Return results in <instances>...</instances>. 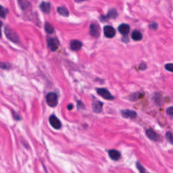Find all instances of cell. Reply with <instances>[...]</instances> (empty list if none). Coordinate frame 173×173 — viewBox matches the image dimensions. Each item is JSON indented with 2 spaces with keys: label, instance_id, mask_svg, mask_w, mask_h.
Instances as JSON below:
<instances>
[{
  "label": "cell",
  "instance_id": "3",
  "mask_svg": "<svg viewBox=\"0 0 173 173\" xmlns=\"http://www.w3.org/2000/svg\"><path fill=\"white\" fill-rule=\"evenodd\" d=\"M96 91H97L98 94L102 97L103 99L108 100H112L114 99V96L110 93L109 91L105 89V88H98L96 89Z\"/></svg>",
  "mask_w": 173,
  "mask_h": 173
},
{
  "label": "cell",
  "instance_id": "25",
  "mask_svg": "<svg viewBox=\"0 0 173 173\" xmlns=\"http://www.w3.org/2000/svg\"><path fill=\"white\" fill-rule=\"evenodd\" d=\"M77 108H78L79 110L84 109V103L81 101H79V100H78V101H77Z\"/></svg>",
  "mask_w": 173,
  "mask_h": 173
},
{
  "label": "cell",
  "instance_id": "20",
  "mask_svg": "<svg viewBox=\"0 0 173 173\" xmlns=\"http://www.w3.org/2000/svg\"><path fill=\"white\" fill-rule=\"evenodd\" d=\"M137 168H138V170L141 173H146V169L144 168V167L140 163L137 162Z\"/></svg>",
  "mask_w": 173,
  "mask_h": 173
},
{
  "label": "cell",
  "instance_id": "23",
  "mask_svg": "<svg viewBox=\"0 0 173 173\" xmlns=\"http://www.w3.org/2000/svg\"><path fill=\"white\" fill-rule=\"evenodd\" d=\"M10 65L7 63H4V62H0V68H3V69H8L10 68Z\"/></svg>",
  "mask_w": 173,
  "mask_h": 173
},
{
  "label": "cell",
  "instance_id": "15",
  "mask_svg": "<svg viewBox=\"0 0 173 173\" xmlns=\"http://www.w3.org/2000/svg\"><path fill=\"white\" fill-rule=\"evenodd\" d=\"M39 8L41 9V10L43 12L48 14L50 13V12L51 10V5L49 2H43L41 3V4H40Z\"/></svg>",
  "mask_w": 173,
  "mask_h": 173
},
{
  "label": "cell",
  "instance_id": "28",
  "mask_svg": "<svg viewBox=\"0 0 173 173\" xmlns=\"http://www.w3.org/2000/svg\"><path fill=\"white\" fill-rule=\"evenodd\" d=\"M140 68L142 70H145L146 68H147V66H146V64H144V63H142V64H140Z\"/></svg>",
  "mask_w": 173,
  "mask_h": 173
},
{
  "label": "cell",
  "instance_id": "16",
  "mask_svg": "<svg viewBox=\"0 0 173 173\" xmlns=\"http://www.w3.org/2000/svg\"><path fill=\"white\" fill-rule=\"evenodd\" d=\"M131 37L134 41H140L142 39V34L139 31H134L131 34Z\"/></svg>",
  "mask_w": 173,
  "mask_h": 173
},
{
  "label": "cell",
  "instance_id": "19",
  "mask_svg": "<svg viewBox=\"0 0 173 173\" xmlns=\"http://www.w3.org/2000/svg\"><path fill=\"white\" fill-rule=\"evenodd\" d=\"M45 29H46L47 33H53L54 31V27L50 25V24L48 23V22H47L45 25Z\"/></svg>",
  "mask_w": 173,
  "mask_h": 173
},
{
  "label": "cell",
  "instance_id": "2",
  "mask_svg": "<svg viewBox=\"0 0 173 173\" xmlns=\"http://www.w3.org/2000/svg\"><path fill=\"white\" fill-rule=\"evenodd\" d=\"M46 102L50 107H55L58 105V98L57 94L54 93V92H51V93L48 94L46 97Z\"/></svg>",
  "mask_w": 173,
  "mask_h": 173
},
{
  "label": "cell",
  "instance_id": "13",
  "mask_svg": "<svg viewBox=\"0 0 173 173\" xmlns=\"http://www.w3.org/2000/svg\"><path fill=\"white\" fill-rule=\"evenodd\" d=\"M108 154H109L110 158L115 161H117L118 160L120 157H121V154H120V153L118 151V150H110L108 151Z\"/></svg>",
  "mask_w": 173,
  "mask_h": 173
},
{
  "label": "cell",
  "instance_id": "18",
  "mask_svg": "<svg viewBox=\"0 0 173 173\" xmlns=\"http://www.w3.org/2000/svg\"><path fill=\"white\" fill-rule=\"evenodd\" d=\"M18 3L22 10L26 9L30 6V2L27 1H18Z\"/></svg>",
  "mask_w": 173,
  "mask_h": 173
},
{
  "label": "cell",
  "instance_id": "22",
  "mask_svg": "<svg viewBox=\"0 0 173 173\" xmlns=\"http://www.w3.org/2000/svg\"><path fill=\"white\" fill-rule=\"evenodd\" d=\"M166 137L167 140L170 142L171 144H172V135L171 133V132H167L166 134Z\"/></svg>",
  "mask_w": 173,
  "mask_h": 173
},
{
  "label": "cell",
  "instance_id": "30",
  "mask_svg": "<svg viewBox=\"0 0 173 173\" xmlns=\"http://www.w3.org/2000/svg\"><path fill=\"white\" fill-rule=\"evenodd\" d=\"M2 22L0 21V37L2 36Z\"/></svg>",
  "mask_w": 173,
  "mask_h": 173
},
{
  "label": "cell",
  "instance_id": "26",
  "mask_svg": "<svg viewBox=\"0 0 173 173\" xmlns=\"http://www.w3.org/2000/svg\"><path fill=\"white\" fill-rule=\"evenodd\" d=\"M149 27H150V29H156L158 28V24L156 22H151L150 25H149Z\"/></svg>",
  "mask_w": 173,
  "mask_h": 173
},
{
  "label": "cell",
  "instance_id": "5",
  "mask_svg": "<svg viewBox=\"0 0 173 173\" xmlns=\"http://www.w3.org/2000/svg\"><path fill=\"white\" fill-rule=\"evenodd\" d=\"M103 32L104 35L106 36L107 38H112L114 37L116 35V31L114 29V27L112 26H105L103 28Z\"/></svg>",
  "mask_w": 173,
  "mask_h": 173
},
{
  "label": "cell",
  "instance_id": "8",
  "mask_svg": "<svg viewBox=\"0 0 173 173\" xmlns=\"http://www.w3.org/2000/svg\"><path fill=\"white\" fill-rule=\"evenodd\" d=\"M90 34L94 37H98L100 35V29L96 24H91L90 26Z\"/></svg>",
  "mask_w": 173,
  "mask_h": 173
},
{
  "label": "cell",
  "instance_id": "21",
  "mask_svg": "<svg viewBox=\"0 0 173 173\" xmlns=\"http://www.w3.org/2000/svg\"><path fill=\"white\" fill-rule=\"evenodd\" d=\"M6 12L5 10V9L0 5V17L2 18H5L6 17Z\"/></svg>",
  "mask_w": 173,
  "mask_h": 173
},
{
  "label": "cell",
  "instance_id": "24",
  "mask_svg": "<svg viewBox=\"0 0 173 173\" xmlns=\"http://www.w3.org/2000/svg\"><path fill=\"white\" fill-rule=\"evenodd\" d=\"M173 65H172V64L170 63V64H167L165 65V68H166V70L169 71V72H172V70H173Z\"/></svg>",
  "mask_w": 173,
  "mask_h": 173
},
{
  "label": "cell",
  "instance_id": "6",
  "mask_svg": "<svg viewBox=\"0 0 173 173\" xmlns=\"http://www.w3.org/2000/svg\"><path fill=\"white\" fill-rule=\"evenodd\" d=\"M47 46L50 48L52 51H54L58 49L59 46V41L57 39L55 38H50L47 40Z\"/></svg>",
  "mask_w": 173,
  "mask_h": 173
},
{
  "label": "cell",
  "instance_id": "7",
  "mask_svg": "<svg viewBox=\"0 0 173 173\" xmlns=\"http://www.w3.org/2000/svg\"><path fill=\"white\" fill-rule=\"evenodd\" d=\"M118 16V12H116L115 9H111L108 11V14L106 16H104V17H100V20L101 21L104 22L108 21V19L110 18H116Z\"/></svg>",
  "mask_w": 173,
  "mask_h": 173
},
{
  "label": "cell",
  "instance_id": "4",
  "mask_svg": "<svg viewBox=\"0 0 173 173\" xmlns=\"http://www.w3.org/2000/svg\"><path fill=\"white\" fill-rule=\"evenodd\" d=\"M50 123L51 127L54 128L55 129H60L62 127V123L60 120L56 117L55 115H51L49 118Z\"/></svg>",
  "mask_w": 173,
  "mask_h": 173
},
{
  "label": "cell",
  "instance_id": "12",
  "mask_svg": "<svg viewBox=\"0 0 173 173\" xmlns=\"http://www.w3.org/2000/svg\"><path fill=\"white\" fill-rule=\"evenodd\" d=\"M146 134L149 139L151 140H153V141H155V142H157V141H158L159 139L158 135L152 129L147 130L146 132Z\"/></svg>",
  "mask_w": 173,
  "mask_h": 173
},
{
  "label": "cell",
  "instance_id": "11",
  "mask_svg": "<svg viewBox=\"0 0 173 173\" xmlns=\"http://www.w3.org/2000/svg\"><path fill=\"white\" fill-rule=\"evenodd\" d=\"M118 31L123 35H127L130 31V26L127 24H121L118 26Z\"/></svg>",
  "mask_w": 173,
  "mask_h": 173
},
{
  "label": "cell",
  "instance_id": "17",
  "mask_svg": "<svg viewBox=\"0 0 173 173\" xmlns=\"http://www.w3.org/2000/svg\"><path fill=\"white\" fill-rule=\"evenodd\" d=\"M58 12L64 17H68L69 16V12L67 10L66 7L64 6H60L58 7Z\"/></svg>",
  "mask_w": 173,
  "mask_h": 173
},
{
  "label": "cell",
  "instance_id": "29",
  "mask_svg": "<svg viewBox=\"0 0 173 173\" xmlns=\"http://www.w3.org/2000/svg\"><path fill=\"white\" fill-rule=\"evenodd\" d=\"M72 108H73V105H72V103H71V104H69V105L68 106V110H72Z\"/></svg>",
  "mask_w": 173,
  "mask_h": 173
},
{
  "label": "cell",
  "instance_id": "9",
  "mask_svg": "<svg viewBox=\"0 0 173 173\" xmlns=\"http://www.w3.org/2000/svg\"><path fill=\"white\" fill-rule=\"evenodd\" d=\"M121 114L123 117L126 118L133 119L137 116V112L131 110H123L121 111Z\"/></svg>",
  "mask_w": 173,
  "mask_h": 173
},
{
  "label": "cell",
  "instance_id": "10",
  "mask_svg": "<svg viewBox=\"0 0 173 173\" xmlns=\"http://www.w3.org/2000/svg\"><path fill=\"white\" fill-rule=\"evenodd\" d=\"M83 46V43L79 40H72L70 42V48L73 51H79Z\"/></svg>",
  "mask_w": 173,
  "mask_h": 173
},
{
  "label": "cell",
  "instance_id": "1",
  "mask_svg": "<svg viewBox=\"0 0 173 173\" xmlns=\"http://www.w3.org/2000/svg\"><path fill=\"white\" fill-rule=\"evenodd\" d=\"M5 35L7 38L11 41L14 43H18L20 41V39L18 34L16 32L9 27H6L5 29Z\"/></svg>",
  "mask_w": 173,
  "mask_h": 173
},
{
  "label": "cell",
  "instance_id": "14",
  "mask_svg": "<svg viewBox=\"0 0 173 173\" xmlns=\"http://www.w3.org/2000/svg\"><path fill=\"white\" fill-rule=\"evenodd\" d=\"M102 106L103 103L99 101L95 102L92 103V109L95 113H100L102 111Z\"/></svg>",
  "mask_w": 173,
  "mask_h": 173
},
{
  "label": "cell",
  "instance_id": "27",
  "mask_svg": "<svg viewBox=\"0 0 173 173\" xmlns=\"http://www.w3.org/2000/svg\"><path fill=\"white\" fill-rule=\"evenodd\" d=\"M166 113H167V114H168V115H170V116H172V114H173V108L171 106V107H169L168 109H167V110H166Z\"/></svg>",
  "mask_w": 173,
  "mask_h": 173
}]
</instances>
